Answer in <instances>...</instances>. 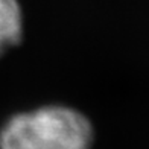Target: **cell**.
<instances>
[{
	"label": "cell",
	"mask_w": 149,
	"mask_h": 149,
	"mask_svg": "<svg viewBox=\"0 0 149 149\" xmlns=\"http://www.w3.org/2000/svg\"><path fill=\"white\" fill-rule=\"evenodd\" d=\"M0 149H33L29 113L15 114L5 123L0 131Z\"/></svg>",
	"instance_id": "2"
},
{
	"label": "cell",
	"mask_w": 149,
	"mask_h": 149,
	"mask_svg": "<svg viewBox=\"0 0 149 149\" xmlns=\"http://www.w3.org/2000/svg\"><path fill=\"white\" fill-rule=\"evenodd\" d=\"M29 114L33 149H90L93 128L82 113L49 105Z\"/></svg>",
	"instance_id": "1"
},
{
	"label": "cell",
	"mask_w": 149,
	"mask_h": 149,
	"mask_svg": "<svg viewBox=\"0 0 149 149\" xmlns=\"http://www.w3.org/2000/svg\"><path fill=\"white\" fill-rule=\"evenodd\" d=\"M2 52H3V49H2V47H0V53H2Z\"/></svg>",
	"instance_id": "4"
},
{
	"label": "cell",
	"mask_w": 149,
	"mask_h": 149,
	"mask_svg": "<svg viewBox=\"0 0 149 149\" xmlns=\"http://www.w3.org/2000/svg\"><path fill=\"white\" fill-rule=\"evenodd\" d=\"M23 33V17L17 0H0V47L14 46Z\"/></svg>",
	"instance_id": "3"
}]
</instances>
